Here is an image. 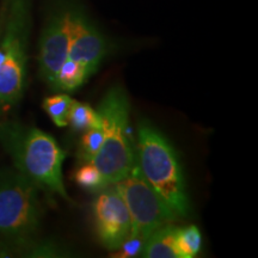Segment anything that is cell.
I'll return each instance as SVG.
<instances>
[{"instance_id": "1", "label": "cell", "mask_w": 258, "mask_h": 258, "mask_svg": "<svg viewBox=\"0 0 258 258\" xmlns=\"http://www.w3.org/2000/svg\"><path fill=\"white\" fill-rule=\"evenodd\" d=\"M0 144L18 172L41 190L70 201L62 179L66 152L51 135L22 122L3 121Z\"/></svg>"}, {"instance_id": "2", "label": "cell", "mask_w": 258, "mask_h": 258, "mask_svg": "<svg viewBox=\"0 0 258 258\" xmlns=\"http://www.w3.org/2000/svg\"><path fill=\"white\" fill-rule=\"evenodd\" d=\"M31 0H3L0 8V115L19 103L28 74Z\"/></svg>"}, {"instance_id": "3", "label": "cell", "mask_w": 258, "mask_h": 258, "mask_svg": "<svg viewBox=\"0 0 258 258\" xmlns=\"http://www.w3.org/2000/svg\"><path fill=\"white\" fill-rule=\"evenodd\" d=\"M135 160L146 182L176 217H188L190 202L179 158L169 140L147 120L138 124Z\"/></svg>"}, {"instance_id": "4", "label": "cell", "mask_w": 258, "mask_h": 258, "mask_svg": "<svg viewBox=\"0 0 258 258\" xmlns=\"http://www.w3.org/2000/svg\"><path fill=\"white\" fill-rule=\"evenodd\" d=\"M104 128V141L91 163L106 184L114 185L131 172L135 164V146L132 138L131 104L125 90L115 85L108 90L98 106Z\"/></svg>"}, {"instance_id": "5", "label": "cell", "mask_w": 258, "mask_h": 258, "mask_svg": "<svg viewBox=\"0 0 258 258\" xmlns=\"http://www.w3.org/2000/svg\"><path fill=\"white\" fill-rule=\"evenodd\" d=\"M43 217L41 189L16 169L0 167V239L15 244L18 253L38 237Z\"/></svg>"}, {"instance_id": "6", "label": "cell", "mask_w": 258, "mask_h": 258, "mask_svg": "<svg viewBox=\"0 0 258 258\" xmlns=\"http://www.w3.org/2000/svg\"><path fill=\"white\" fill-rule=\"evenodd\" d=\"M114 186L125 203L132 220L131 235L146 239L158 228L176 221V214L146 182L137 160L133 169Z\"/></svg>"}, {"instance_id": "7", "label": "cell", "mask_w": 258, "mask_h": 258, "mask_svg": "<svg viewBox=\"0 0 258 258\" xmlns=\"http://www.w3.org/2000/svg\"><path fill=\"white\" fill-rule=\"evenodd\" d=\"M69 9L70 0H48L38 42V73L51 90L69 55Z\"/></svg>"}, {"instance_id": "8", "label": "cell", "mask_w": 258, "mask_h": 258, "mask_svg": "<svg viewBox=\"0 0 258 258\" xmlns=\"http://www.w3.org/2000/svg\"><path fill=\"white\" fill-rule=\"evenodd\" d=\"M69 32L67 59L82 63L92 76L108 55L109 43L88 12L73 0H70Z\"/></svg>"}, {"instance_id": "9", "label": "cell", "mask_w": 258, "mask_h": 258, "mask_svg": "<svg viewBox=\"0 0 258 258\" xmlns=\"http://www.w3.org/2000/svg\"><path fill=\"white\" fill-rule=\"evenodd\" d=\"M92 214L98 240L109 251L117 250L132 233V220L124 201L114 185L96 192Z\"/></svg>"}, {"instance_id": "10", "label": "cell", "mask_w": 258, "mask_h": 258, "mask_svg": "<svg viewBox=\"0 0 258 258\" xmlns=\"http://www.w3.org/2000/svg\"><path fill=\"white\" fill-rule=\"evenodd\" d=\"M172 224L165 225L153 232L145 241L141 256L145 258H180L175 243Z\"/></svg>"}, {"instance_id": "11", "label": "cell", "mask_w": 258, "mask_h": 258, "mask_svg": "<svg viewBox=\"0 0 258 258\" xmlns=\"http://www.w3.org/2000/svg\"><path fill=\"white\" fill-rule=\"evenodd\" d=\"M91 73L85 66L77 61L66 59L56 74L55 84L53 91L56 92H73L86 83Z\"/></svg>"}, {"instance_id": "12", "label": "cell", "mask_w": 258, "mask_h": 258, "mask_svg": "<svg viewBox=\"0 0 258 258\" xmlns=\"http://www.w3.org/2000/svg\"><path fill=\"white\" fill-rule=\"evenodd\" d=\"M73 132L84 133L92 128H99L103 125L102 116L98 110L93 109L86 103L74 101L69 114V124Z\"/></svg>"}, {"instance_id": "13", "label": "cell", "mask_w": 258, "mask_h": 258, "mask_svg": "<svg viewBox=\"0 0 258 258\" xmlns=\"http://www.w3.org/2000/svg\"><path fill=\"white\" fill-rule=\"evenodd\" d=\"M21 256L35 258H50V257H71L72 251L67 249L64 245L53 239H41L34 238L29 240L21 247Z\"/></svg>"}, {"instance_id": "14", "label": "cell", "mask_w": 258, "mask_h": 258, "mask_svg": "<svg viewBox=\"0 0 258 258\" xmlns=\"http://www.w3.org/2000/svg\"><path fill=\"white\" fill-rule=\"evenodd\" d=\"M175 243L180 258L196 257L202 247V235L196 226L175 230Z\"/></svg>"}, {"instance_id": "15", "label": "cell", "mask_w": 258, "mask_h": 258, "mask_svg": "<svg viewBox=\"0 0 258 258\" xmlns=\"http://www.w3.org/2000/svg\"><path fill=\"white\" fill-rule=\"evenodd\" d=\"M74 99L66 93H56L44 98L42 106L57 127H67L69 114Z\"/></svg>"}, {"instance_id": "16", "label": "cell", "mask_w": 258, "mask_h": 258, "mask_svg": "<svg viewBox=\"0 0 258 258\" xmlns=\"http://www.w3.org/2000/svg\"><path fill=\"white\" fill-rule=\"evenodd\" d=\"M74 180L80 188L92 192H97L109 186L104 177L92 163H83V165L79 166L74 172Z\"/></svg>"}, {"instance_id": "17", "label": "cell", "mask_w": 258, "mask_h": 258, "mask_svg": "<svg viewBox=\"0 0 258 258\" xmlns=\"http://www.w3.org/2000/svg\"><path fill=\"white\" fill-rule=\"evenodd\" d=\"M104 141V128H92L84 132L79 146V159L83 163H91L101 150Z\"/></svg>"}, {"instance_id": "18", "label": "cell", "mask_w": 258, "mask_h": 258, "mask_svg": "<svg viewBox=\"0 0 258 258\" xmlns=\"http://www.w3.org/2000/svg\"><path fill=\"white\" fill-rule=\"evenodd\" d=\"M145 240L143 238L137 237V235H129L120 247L117 250L118 253L116 254L117 257L121 258H132L138 256L143 251Z\"/></svg>"}]
</instances>
